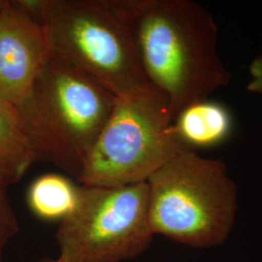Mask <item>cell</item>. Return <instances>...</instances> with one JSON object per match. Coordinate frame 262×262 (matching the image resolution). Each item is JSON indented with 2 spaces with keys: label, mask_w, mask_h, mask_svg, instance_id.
<instances>
[{
  "label": "cell",
  "mask_w": 262,
  "mask_h": 262,
  "mask_svg": "<svg viewBox=\"0 0 262 262\" xmlns=\"http://www.w3.org/2000/svg\"><path fill=\"white\" fill-rule=\"evenodd\" d=\"M134 35L143 72L173 117L230 82L213 15L190 0H138Z\"/></svg>",
  "instance_id": "cell-1"
},
{
  "label": "cell",
  "mask_w": 262,
  "mask_h": 262,
  "mask_svg": "<svg viewBox=\"0 0 262 262\" xmlns=\"http://www.w3.org/2000/svg\"><path fill=\"white\" fill-rule=\"evenodd\" d=\"M138 0H43L38 23L50 57L102 84L118 98L151 88L134 35Z\"/></svg>",
  "instance_id": "cell-2"
},
{
  "label": "cell",
  "mask_w": 262,
  "mask_h": 262,
  "mask_svg": "<svg viewBox=\"0 0 262 262\" xmlns=\"http://www.w3.org/2000/svg\"><path fill=\"white\" fill-rule=\"evenodd\" d=\"M154 235L210 248L225 243L235 224L237 187L222 159L183 151L147 181Z\"/></svg>",
  "instance_id": "cell-3"
},
{
  "label": "cell",
  "mask_w": 262,
  "mask_h": 262,
  "mask_svg": "<svg viewBox=\"0 0 262 262\" xmlns=\"http://www.w3.org/2000/svg\"><path fill=\"white\" fill-rule=\"evenodd\" d=\"M118 97L84 73L49 58L21 118L38 161L80 178L85 156L112 115Z\"/></svg>",
  "instance_id": "cell-4"
},
{
  "label": "cell",
  "mask_w": 262,
  "mask_h": 262,
  "mask_svg": "<svg viewBox=\"0 0 262 262\" xmlns=\"http://www.w3.org/2000/svg\"><path fill=\"white\" fill-rule=\"evenodd\" d=\"M183 151L189 150L176 137L168 102L151 86L118 98L77 182L103 187L144 183Z\"/></svg>",
  "instance_id": "cell-5"
},
{
  "label": "cell",
  "mask_w": 262,
  "mask_h": 262,
  "mask_svg": "<svg viewBox=\"0 0 262 262\" xmlns=\"http://www.w3.org/2000/svg\"><path fill=\"white\" fill-rule=\"evenodd\" d=\"M66 262H121L145 252L152 242L147 182L123 187L81 185L74 212L56 234Z\"/></svg>",
  "instance_id": "cell-6"
},
{
  "label": "cell",
  "mask_w": 262,
  "mask_h": 262,
  "mask_svg": "<svg viewBox=\"0 0 262 262\" xmlns=\"http://www.w3.org/2000/svg\"><path fill=\"white\" fill-rule=\"evenodd\" d=\"M50 58L42 26L17 1L0 10V98L19 115L33 99L38 75Z\"/></svg>",
  "instance_id": "cell-7"
},
{
  "label": "cell",
  "mask_w": 262,
  "mask_h": 262,
  "mask_svg": "<svg viewBox=\"0 0 262 262\" xmlns=\"http://www.w3.org/2000/svg\"><path fill=\"white\" fill-rule=\"evenodd\" d=\"M180 143L191 151L224 144L233 129V119L224 104L203 100L190 104L173 119Z\"/></svg>",
  "instance_id": "cell-8"
},
{
  "label": "cell",
  "mask_w": 262,
  "mask_h": 262,
  "mask_svg": "<svg viewBox=\"0 0 262 262\" xmlns=\"http://www.w3.org/2000/svg\"><path fill=\"white\" fill-rule=\"evenodd\" d=\"M37 161V154L19 112L0 98V164L16 184Z\"/></svg>",
  "instance_id": "cell-9"
},
{
  "label": "cell",
  "mask_w": 262,
  "mask_h": 262,
  "mask_svg": "<svg viewBox=\"0 0 262 262\" xmlns=\"http://www.w3.org/2000/svg\"><path fill=\"white\" fill-rule=\"evenodd\" d=\"M80 193L81 186L70 179L48 173L35 179L28 187V207L41 220L62 222L74 212Z\"/></svg>",
  "instance_id": "cell-10"
},
{
  "label": "cell",
  "mask_w": 262,
  "mask_h": 262,
  "mask_svg": "<svg viewBox=\"0 0 262 262\" xmlns=\"http://www.w3.org/2000/svg\"><path fill=\"white\" fill-rule=\"evenodd\" d=\"M11 185H13L12 180L0 164V258L10 240L19 231V221L8 195Z\"/></svg>",
  "instance_id": "cell-11"
},
{
  "label": "cell",
  "mask_w": 262,
  "mask_h": 262,
  "mask_svg": "<svg viewBox=\"0 0 262 262\" xmlns=\"http://www.w3.org/2000/svg\"><path fill=\"white\" fill-rule=\"evenodd\" d=\"M249 72L251 80L247 90L250 93L262 96V54L256 56L251 62L249 66Z\"/></svg>",
  "instance_id": "cell-12"
},
{
  "label": "cell",
  "mask_w": 262,
  "mask_h": 262,
  "mask_svg": "<svg viewBox=\"0 0 262 262\" xmlns=\"http://www.w3.org/2000/svg\"><path fill=\"white\" fill-rule=\"evenodd\" d=\"M38 262H66L63 258H61L60 256L58 257V258H56V259H51V258H44V259H42V260H40V261Z\"/></svg>",
  "instance_id": "cell-13"
},
{
  "label": "cell",
  "mask_w": 262,
  "mask_h": 262,
  "mask_svg": "<svg viewBox=\"0 0 262 262\" xmlns=\"http://www.w3.org/2000/svg\"><path fill=\"white\" fill-rule=\"evenodd\" d=\"M4 2H5V0H0V10H1L2 7H3V5H4Z\"/></svg>",
  "instance_id": "cell-14"
}]
</instances>
